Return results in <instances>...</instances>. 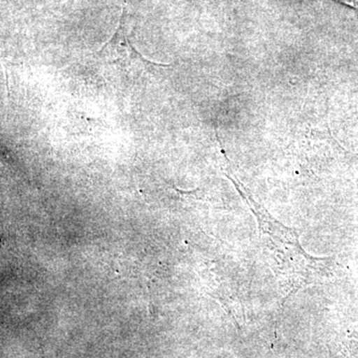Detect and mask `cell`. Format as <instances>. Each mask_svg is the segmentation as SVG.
<instances>
[{"instance_id":"6da1fadb","label":"cell","mask_w":358,"mask_h":358,"mask_svg":"<svg viewBox=\"0 0 358 358\" xmlns=\"http://www.w3.org/2000/svg\"><path fill=\"white\" fill-rule=\"evenodd\" d=\"M124 20H126V14L122 13L121 21H120L119 27L115 31L114 36L103 47L102 50L99 54L106 53V57L108 59L113 58V60L117 61L119 59H124L126 56L133 55L138 53L134 48L133 45L129 43L128 37L124 30Z\"/></svg>"},{"instance_id":"7a4b0ae2","label":"cell","mask_w":358,"mask_h":358,"mask_svg":"<svg viewBox=\"0 0 358 358\" xmlns=\"http://www.w3.org/2000/svg\"><path fill=\"white\" fill-rule=\"evenodd\" d=\"M336 3L341 4V6L348 7V8L353 9V10L358 13V1L357 0H334Z\"/></svg>"}]
</instances>
